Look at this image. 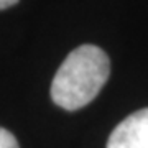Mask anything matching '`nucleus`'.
Instances as JSON below:
<instances>
[{
    "label": "nucleus",
    "mask_w": 148,
    "mask_h": 148,
    "mask_svg": "<svg viewBox=\"0 0 148 148\" xmlns=\"http://www.w3.org/2000/svg\"><path fill=\"white\" fill-rule=\"evenodd\" d=\"M110 74L106 51L82 45L66 56L51 82V99L66 110H77L97 97Z\"/></svg>",
    "instance_id": "1"
},
{
    "label": "nucleus",
    "mask_w": 148,
    "mask_h": 148,
    "mask_svg": "<svg viewBox=\"0 0 148 148\" xmlns=\"http://www.w3.org/2000/svg\"><path fill=\"white\" fill-rule=\"evenodd\" d=\"M107 148H148V109L122 120L110 133Z\"/></svg>",
    "instance_id": "2"
},
{
    "label": "nucleus",
    "mask_w": 148,
    "mask_h": 148,
    "mask_svg": "<svg viewBox=\"0 0 148 148\" xmlns=\"http://www.w3.org/2000/svg\"><path fill=\"white\" fill-rule=\"evenodd\" d=\"M0 148H20L16 138L5 128H0Z\"/></svg>",
    "instance_id": "3"
},
{
    "label": "nucleus",
    "mask_w": 148,
    "mask_h": 148,
    "mask_svg": "<svg viewBox=\"0 0 148 148\" xmlns=\"http://www.w3.org/2000/svg\"><path fill=\"white\" fill-rule=\"evenodd\" d=\"M15 3H18V0H0V10L8 8V7L15 5Z\"/></svg>",
    "instance_id": "4"
}]
</instances>
